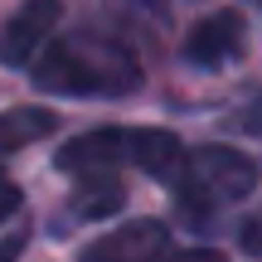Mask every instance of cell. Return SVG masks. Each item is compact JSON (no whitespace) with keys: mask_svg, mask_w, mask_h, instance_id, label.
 I'll return each mask as SVG.
<instances>
[{"mask_svg":"<svg viewBox=\"0 0 262 262\" xmlns=\"http://www.w3.org/2000/svg\"><path fill=\"white\" fill-rule=\"evenodd\" d=\"M39 131H49V117H29V112H19V117H0V150L19 146L25 136H39Z\"/></svg>","mask_w":262,"mask_h":262,"instance_id":"cell-8","label":"cell"},{"mask_svg":"<svg viewBox=\"0 0 262 262\" xmlns=\"http://www.w3.org/2000/svg\"><path fill=\"white\" fill-rule=\"evenodd\" d=\"M170 185H175V204L185 214L209 219L257 189V160L228 146H199V150H185V165L175 170Z\"/></svg>","mask_w":262,"mask_h":262,"instance_id":"cell-3","label":"cell"},{"mask_svg":"<svg viewBox=\"0 0 262 262\" xmlns=\"http://www.w3.org/2000/svg\"><path fill=\"white\" fill-rule=\"evenodd\" d=\"M243 44H248L243 15H238V10H219V15L199 19L185 34V49H180V54H185L189 68H224V63H233V58L243 54Z\"/></svg>","mask_w":262,"mask_h":262,"instance_id":"cell-6","label":"cell"},{"mask_svg":"<svg viewBox=\"0 0 262 262\" xmlns=\"http://www.w3.org/2000/svg\"><path fill=\"white\" fill-rule=\"evenodd\" d=\"M15 257H19V238H10V243L0 248V262H15Z\"/></svg>","mask_w":262,"mask_h":262,"instance_id":"cell-12","label":"cell"},{"mask_svg":"<svg viewBox=\"0 0 262 262\" xmlns=\"http://www.w3.org/2000/svg\"><path fill=\"white\" fill-rule=\"evenodd\" d=\"M0 189H5V180H0Z\"/></svg>","mask_w":262,"mask_h":262,"instance_id":"cell-13","label":"cell"},{"mask_svg":"<svg viewBox=\"0 0 262 262\" xmlns=\"http://www.w3.org/2000/svg\"><path fill=\"white\" fill-rule=\"evenodd\" d=\"M165 253H170V228L160 219H131V224L93 238L78 253V262H160Z\"/></svg>","mask_w":262,"mask_h":262,"instance_id":"cell-4","label":"cell"},{"mask_svg":"<svg viewBox=\"0 0 262 262\" xmlns=\"http://www.w3.org/2000/svg\"><path fill=\"white\" fill-rule=\"evenodd\" d=\"M68 175H112L122 165H136L146 175L175 180V170L185 165V146L160 126H102L73 136L54 160Z\"/></svg>","mask_w":262,"mask_h":262,"instance_id":"cell-2","label":"cell"},{"mask_svg":"<svg viewBox=\"0 0 262 262\" xmlns=\"http://www.w3.org/2000/svg\"><path fill=\"white\" fill-rule=\"evenodd\" d=\"M39 93L54 97H126L141 88L136 54L112 34H63L34 63Z\"/></svg>","mask_w":262,"mask_h":262,"instance_id":"cell-1","label":"cell"},{"mask_svg":"<svg viewBox=\"0 0 262 262\" xmlns=\"http://www.w3.org/2000/svg\"><path fill=\"white\" fill-rule=\"evenodd\" d=\"M122 204V185L117 175H88V185L78 189V204H73V219H102Z\"/></svg>","mask_w":262,"mask_h":262,"instance_id":"cell-7","label":"cell"},{"mask_svg":"<svg viewBox=\"0 0 262 262\" xmlns=\"http://www.w3.org/2000/svg\"><path fill=\"white\" fill-rule=\"evenodd\" d=\"M238 243H243L248 257H262V209L243 219V228H238Z\"/></svg>","mask_w":262,"mask_h":262,"instance_id":"cell-9","label":"cell"},{"mask_svg":"<svg viewBox=\"0 0 262 262\" xmlns=\"http://www.w3.org/2000/svg\"><path fill=\"white\" fill-rule=\"evenodd\" d=\"M170 262H224V253H209V248H194V253H180Z\"/></svg>","mask_w":262,"mask_h":262,"instance_id":"cell-10","label":"cell"},{"mask_svg":"<svg viewBox=\"0 0 262 262\" xmlns=\"http://www.w3.org/2000/svg\"><path fill=\"white\" fill-rule=\"evenodd\" d=\"M15 209H19V194H15V189L5 185V189H0V224H5V219L15 214Z\"/></svg>","mask_w":262,"mask_h":262,"instance_id":"cell-11","label":"cell"},{"mask_svg":"<svg viewBox=\"0 0 262 262\" xmlns=\"http://www.w3.org/2000/svg\"><path fill=\"white\" fill-rule=\"evenodd\" d=\"M58 15H63L58 0H25V5L5 19V29H0V63L29 68L39 58V49H44V39L54 34Z\"/></svg>","mask_w":262,"mask_h":262,"instance_id":"cell-5","label":"cell"}]
</instances>
